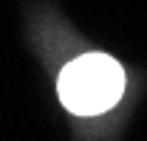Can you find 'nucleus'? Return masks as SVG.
I'll return each instance as SVG.
<instances>
[{"instance_id": "nucleus-1", "label": "nucleus", "mask_w": 147, "mask_h": 141, "mask_svg": "<svg viewBox=\"0 0 147 141\" xmlns=\"http://www.w3.org/2000/svg\"><path fill=\"white\" fill-rule=\"evenodd\" d=\"M59 102L76 116H99L125 93V70L108 54H82L59 73Z\"/></svg>"}]
</instances>
